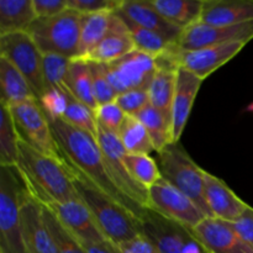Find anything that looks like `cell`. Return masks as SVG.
<instances>
[{
	"instance_id": "cell-1",
	"label": "cell",
	"mask_w": 253,
	"mask_h": 253,
	"mask_svg": "<svg viewBox=\"0 0 253 253\" xmlns=\"http://www.w3.org/2000/svg\"><path fill=\"white\" fill-rule=\"evenodd\" d=\"M49 126L58 146L62 161L73 178L108 195L141 221L147 209H142L131 202L114 184L106 170L98 141L89 133L69 125L63 119L49 121Z\"/></svg>"
},
{
	"instance_id": "cell-2",
	"label": "cell",
	"mask_w": 253,
	"mask_h": 253,
	"mask_svg": "<svg viewBox=\"0 0 253 253\" xmlns=\"http://www.w3.org/2000/svg\"><path fill=\"white\" fill-rule=\"evenodd\" d=\"M16 169L26 192L42 207L79 200L74 178L63 161L43 155L21 140Z\"/></svg>"
},
{
	"instance_id": "cell-3",
	"label": "cell",
	"mask_w": 253,
	"mask_h": 253,
	"mask_svg": "<svg viewBox=\"0 0 253 253\" xmlns=\"http://www.w3.org/2000/svg\"><path fill=\"white\" fill-rule=\"evenodd\" d=\"M73 184L108 241L121 246L142 234L141 221L126 208L82 180L74 178Z\"/></svg>"
},
{
	"instance_id": "cell-4",
	"label": "cell",
	"mask_w": 253,
	"mask_h": 253,
	"mask_svg": "<svg viewBox=\"0 0 253 253\" xmlns=\"http://www.w3.org/2000/svg\"><path fill=\"white\" fill-rule=\"evenodd\" d=\"M82 20L83 14L67 9L56 16L37 17L27 32L42 54L54 53L76 59L79 57Z\"/></svg>"
},
{
	"instance_id": "cell-5",
	"label": "cell",
	"mask_w": 253,
	"mask_h": 253,
	"mask_svg": "<svg viewBox=\"0 0 253 253\" xmlns=\"http://www.w3.org/2000/svg\"><path fill=\"white\" fill-rule=\"evenodd\" d=\"M25 187L16 167L0 169V253H27L22 236L21 194Z\"/></svg>"
},
{
	"instance_id": "cell-6",
	"label": "cell",
	"mask_w": 253,
	"mask_h": 253,
	"mask_svg": "<svg viewBox=\"0 0 253 253\" xmlns=\"http://www.w3.org/2000/svg\"><path fill=\"white\" fill-rule=\"evenodd\" d=\"M158 167L163 179L188 195L211 217L204 200L205 170L192 160L179 142L170 143L158 153Z\"/></svg>"
},
{
	"instance_id": "cell-7",
	"label": "cell",
	"mask_w": 253,
	"mask_h": 253,
	"mask_svg": "<svg viewBox=\"0 0 253 253\" xmlns=\"http://www.w3.org/2000/svg\"><path fill=\"white\" fill-rule=\"evenodd\" d=\"M9 110L22 142L43 155L62 161L49 121L40 105L39 99L15 104L9 106Z\"/></svg>"
},
{
	"instance_id": "cell-8",
	"label": "cell",
	"mask_w": 253,
	"mask_h": 253,
	"mask_svg": "<svg viewBox=\"0 0 253 253\" xmlns=\"http://www.w3.org/2000/svg\"><path fill=\"white\" fill-rule=\"evenodd\" d=\"M0 57H4L14 64L40 100L46 93L42 72L43 54L29 32H14L0 36Z\"/></svg>"
},
{
	"instance_id": "cell-9",
	"label": "cell",
	"mask_w": 253,
	"mask_h": 253,
	"mask_svg": "<svg viewBox=\"0 0 253 253\" xmlns=\"http://www.w3.org/2000/svg\"><path fill=\"white\" fill-rule=\"evenodd\" d=\"M98 145L103 153L106 170L114 184L126 198L142 209H148V190L138 184L124 163L126 151L118 133L106 130L98 124Z\"/></svg>"
},
{
	"instance_id": "cell-10",
	"label": "cell",
	"mask_w": 253,
	"mask_h": 253,
	"mask_svg": "<svg viewBox=\"0 0 253 253\" xmlns=\"http://www.w3.org/2000/svg\"><path fill=\"white\" fill-rule=\"evenodd\" d=\"M148 209L193 230L208 215L170 183L161 178L148 189Z\"/></svg>"
},
{
	"instance_id": "cell-11",
	"label": "cell",
	"mask_w": 253,
	"mask_h": 253,
	"mask_svg": "<svg viewBox=\"0 0 253 253\" xmlns=\"http://www.w3.org/2000/svg\"><path fill=\"white\" fill-rule=\"evenodd\" d=\"M246 44L245 42H230L193 51H182L174 44L168 53L157 59L167 62L177 68L187 69L204 81L216 69L231 61Z\"/></svg>"
},
{
	"instance_id": "cell-12",
	"label": "cell",
	"mask_w": 253,
	"mask_h": 253,
	"mask_svg": "<svg viewBox=\"0 0 253 253\" xmlns=\"http://www.w3.org/2000/svg\"><path fill=\"white\" fill-rule=\"evenodd\" d=\"M101 64L118 95L138 89L148 90L158 69L157 58L138 49L110 63Z\"/></svg>"
},
{
	"instance_id": "cell-13",
	"label": "cell",
	"mask_w": 253,
	"mask_h": 253,
	"mask_svg": "<svg viewBox=\"0 0 253 253\" xmlns=\"http://www.w3.org/2000/svg\"><path fill=\"white\" fill-rule=\"evenodd\" d=\"M253 39V21L234 26H212L199 21L185 27L175 46L182 51L204 48L230 42H250Z\"/></svg>"
},
{
	"instance_id": "cell-14",
	"label": "cell",
	"mask_w": 253,
	"mask_h": 253,
	"mask_svg": "<svg viewBox=\"0 0 253 253\" xmlns=\"http://www.w3.org/2000/svg\"><path fill=\"white\" fill-rule=\"evenodd\" d=\"M141 232L161 253H185L195 241L189 229L151 209L141 219Z\"/></svg>"
},
{
	"instance_id": "cell-15",
	"label": "cell",
	"mask_w": 253,
	"mask_h": 253,
	"mask_svg": "<svg viewBox=\"0 0 253 253\" xmlns=\"http://www.w3.org/2000/svg\"><path fill=\"white\" fill-rule=\"evenodd\" d=\"M20 214L27 253H57L53 237L44 221L43 208L26 189H24L21 194Z\"/></svg>"
},
{
	"instance_id": "cell-16",
	"label": "cell",
	"mask_w": 253,
	"mask_h": 253,
	"mask_svg": "<svg viewBox=\"0 0 253 253\" xmlns=\"http://www.w3.org/2000/svg\"><path fill=\"white\" fill-rule=\"evenodd\" d=\"M207 253H253V249L237 235L231 222L205 217L190 230Z\"/></svg>"
},
{
	"instance_id": "cell-17",
	"label": "cell",
	"mask_w": 253,
	"mask_h": 253,
	"mask_svg": "<svg viewBox=\"0 0 253 253\" xmlns=\"http://www.w3.org/2000/svg\"><path fill=\"white\" fill-rule=\"evenodd\" d=\"M44 208H47L82 245L96 244L106 240L90 210L81 199L67 203H51Z\"/></svg>"
},
{
	"instance_id": "cell-18",
	"label": "cell",
	"mask_w": 253,
	"mask_h": 253,
	"mask_svg": "<svg viewBox=\"0 0 253 253\" xmlns=\"http://www.w3.org/2000/svg\"><path fill=\"white\" fill-rule=\"evenodd\" d=\"M202 83L203 79H200L199 77L184 68H178L172 106V124H170L172 143H178L182 137Z\"/></svg>"
},
{
	"instance_id": "cell-19",
	"label": "cell",
	"mask_w": 253,
	"mask_h": 253,
	"mask_svg": "<svg viewBox=\"0 0 253 253\" xmlns=\"http://www.w3.org/2000/svg\"><path fill=\"white\" fill-rule=\"evenodd\" d=\"M204 200L211 217L227 222L235 221L249 207L225 182L207 170L204 174Z\"/></svg>"
},
{
	"instance_id": "cell-20",
	"label": "cell",
	"mask_w": 253,
	"mask_h": 253,
	"mask_svg": "<svg viewBox=\"0 0 253 253\" xmlns=\"http://www.w3.org/2000/svg\"><path fill=\"white\" fill-rule=\"evenodd\" d=\"M115 14L131 20L135 24L161 35L170 43L177 42L183 30L173 25L158 14L148 0H124L123 5Z\"/></svg>"
},
{
	"instance_id": "cell-21",
	"label": "cell",
	"mask_w": 253,
	"mask_h": 253,
	"mask_svg": "<svg viewBox=\"0 0 253 253\" xmlns=\"http://www.w3.org/2000/svg\"><path fill=\"white\" fill-rule=\"evenodd\" d=\"M135 49V42L124 20L114 12L110 30L106 36L90 53L81 59L94 63H110Z\"/></svg>"
},
{
	"instance_id": "cell-22",
	"label": "cell",
	"mask_w": 253,
	"mask_h": 253,
	"mask_svg": "<svg viewBox=\"0 0 253 253\" xmlns=\"http://www.w3.org/2000/svg\"><path fill=\"white\" fill-rule=\"evenodd\" d=\"M200 21L212 26L253 21V0H203Z\"/></svg>"
},
{
	"instance_id": "cell-23",
	"label": "cell",
	"mask_w": 253,
	"mask_h": 253,
	"mask_svg": "<svg viewBox=\"0 0 253 253\" xmlns=\"http://www.w3.org/2000/svg\"><path fill=\"white\" fill-rule=\"evenodd\" d=\"M157 63L158 69L148 89L150 101L157 110L162 113L166 120L172 124V106L178 68L170 64L160 63V62Z\"/></svg>"
},
{
	"instance_id": "cell-24",
	"label": "cell",
	"mask_w": 253,
	"mask_h": 253,
	"mask_svg": "<svg viewBox=\"0 0 253 253\" xmlns=\"http://www.w3.org/2000/svg\"><path fill=\"white\" fill-rule=\"evenodd\" d=\"M36 19L32 0H0V36L27 31Z\"/></svg>"
},
{
	"instance_id": "cell-25",
	"label": "cell",
	"mask_w": 253,
	"mask_h": 253,
	"mask_svg": "<svg viewBox=\"0 0 253 253\" xmlns=\"http://www.w3.org/2000/svg\"><path fill=\"white\" fill-rule=\"evenodd\" d=\"M0 86H1L0 103L5 104L6 106L37 99L25 77L15 68L11 62L4 57H0Z\"/></svg>"
},
{
	"instance_id": "cell-26",
	"label": "cell",
	"mask_w": 253,
	"mask_h": 253,
	"mask_svg": "<svg viewBox=\"0 0 253 253\" xmlns=\"http://www.w3.org/2000/svg\"><path fill=\"white\" fill-rule=\"evenodd\" d=\"M153 9L179 29L199 21L203 0H148Z\"/></svg>"
},
{
	"instance_id": "cell-27",
	"label": "cell",
	"mask_w": 253,
	"mask_h": 253,
	"mask_svg": "<svg viewBox=\"0 0 253 253\" xmlns=\"http://www.w3.org/2000/svg\"><path fill=\"white\" fill-rule=\"evenodd\" d=\"M66 85L73 98L95 111V109L98 108V103L94 96L93 78H91L90 66L88 62L81 58L72 59L68 74H67Z\"/></svg>"
},
{
	"instance_id": "cell-28",
	"label": "cell",
	"mask_w": 253,
	"mask_h": 253,
	"mask_svg": "<svg viewBox=\"0 0 253 253\" xmlns=\"http://www.w3.org/2000/svg\"><path fill=\"white\" fill-rule=\"evenodd\" d=\"M113 15L114 12H96V14L83 15L78 58H84L86 54L90 53L106 36L110 30Z\"/></svg>"
},
{
	"instance_id": "cell-29",
	"label": "cell",
	"mask_w": 253,
	"mask_h": 253,
	"mask_svg": "<svg viewBox=\"0 0 253 253\" xmlns=\"http://www.w3.org/2000/svg\"><path fill=\"white\" fill-rule=\"evenodd\" d=\"M118 136L128 155L150 156V153L155 151L147 130L136 116L126 115Z\"/></svg>"
},
{
	"instance_id": "cell-30",
	"label": "cell",
	"mask_w": 253,
	"mask_h": 253,
	"mask_svg": "<svg viewBox=\"0 0 253 253\" xmlns=\"http://www.w3.org/2000/svg\"><path fill=\"white\" fill-rule=\"evenodd\" d=\"M19 135L9 106L0 103V165L16 167L19 161Z\"/></svg>"
},
{
	"instance_id": "cell-31",
	"label": "cell",
	"mask_w": 253,
	"mask_h": 253,
	"mask_svg": "<svg viewBox=\"0 0 253 253\" xmlns=\"http://www.w3.org/2000/svg\"><path fill=\"white\" fill-rule=\"evenodd\" d=\"M136 118L142 123L152 140L155 151L160 153L168 145L172 143L170 136V124L166 120L160 110L155 108L152 104H147L140 113L136 114Z\"/></svg>"
},
{
	"instance_id": "cell-32",
	"label": "cell",
	"mask_w": 253,
	"mask_h": 253,
	"mask_svg": "<svg viewBox=\"0 0 253 253\" xmlns=\"http://www.w3.org/2000/svg\"><path fill=\"white\" fill-rule=\"evenodd\" d=\"M120 17L124 20L126 26H127L131 37H132L133 42H135L136 49H138V51L150 54V56L155 57V58H160V57L168 53L169 49L174 46V43L168 42L161 35L156 34V32L151 31V30L145 29V27L135 24V22L126 19V17Z\"/></svg>"
},
{
	"instance_id": "cell-33",
	"label": "cell",
	"mask_w": 253,
	"mask_h": 253,
	"mask_svg": "<svg viewBox=\"0 0 253 253\" xmlns=\"http://www.w3.org/2000/svg\"><path fill=\"white\" fill-rule=\"evenodd\" d=\"M124 163L132 175L133 179L146 189H150L157 180L162 178L161 170L156 161L148 155H128L124 156Z\"/></svg>"
},
{
	"instance_id": "cell-34",
	"label": "cell",
	"mask_w": 253,
	"mask_h": 253,
	"mask_svg": "<svg viewBox=\"0 0 253 253\" xmlns=\"http://www.w3.org/2000/svg\"><path fill=\"white\" fill-rule=\"evenodd\" d=\"M72 59L54 53H44L42 57V72H43L44 88L59 89L63 93H69L66 85L67 74Z\"/></svg>"
},
{
	"instance_id": "cell-35",
	"label": "cell",
	"mask_w": 253,
	"mask_h": 253,
	"mask_svg": "<svg viewBox=\"0 0 253 253\" xmlns=\"http://www.w3.org/2000/svg\"><path fill=\"white\" fill-rule=\"evenodd\" d=\"M67 95H68V106L64 113L63 120L69 125L89 133L91 137L98 141V123H96L95 111L82 101L77 100L71 94Z\"/></svg>"
},
{
	"instance_id": "cell-36",
	"label": "cell",
	"mask_w": 253,
	"mask_h": 253,
	"mask_svg": "<svg viewBox=\"0 0 253 253\" xmlns=\"http://www.w3.org/2000/svg\"><path fill=\"white\" fill-rule=\"evenodd\" d=\"M42 208L44 221L53 237L57 253H86L83 245L58 221V219L47 208Z\"/></svg>"
},
{
	"instance_id": "cell-37",
	"label": "cell",
	"mask_w": 253,
	"mask_h": 253,
	"mask_svg": "<svg viewBox=\"0 0 253 253\" xmlns=\"http://www.w3.org/2000/svg\"><path fill=\"white\" fill-rule=\"evenodd\" d=\"M90 66L91 78H93V89L94 96L99 105L115 101L118 98V93L114 90L113 85L109 82L108 76H106L104 67L101 63H94V62H88Z\"/></svg>"
},
{
	"instance_id": "cell-38",
	"label": "cell",
	"mask_w": 253,
	"mask_h": 253,
	"mask_svg": "<svg viewBox=\"0 0 253 253\" xmlns=\"http://www.w3.org/2000/svg\"><path fill=\"white\" fill-rule=\"evenodd\" d=\"M39 101L46 118L52 121L63 119L68 106V95L59 89H48Z\"/></svg>"
},
{
	"instance_id": "cell-39",
	"label": "cell",
	"mask_w": 253,
	"mask_h": 253,
	"mask_svg": "<svg viewBox=\"0 0 253 253\" xmlns=\"http://www.w3.org/2000/svg\"><path fill=\"white\" fill-rule=\"evenodd\" d=\"M95 118L99 125L103 126L106 130L111 131V132L118 133L124 120H125L126 114L124 113L123 109L115 100L99 105L95 109Z\"/></svg>"
},
{
	"instance_id": "cell-40",
	"label": "cell",
	"mask_w": 253,
	"mask_h": 253,
	"mask_svg": "<svg viewBox=\"0 0 253 253\" xmlns=\"http://www.w3.org/2000/svg\"><path fill=\"white\" fill-rule=\"evenodd\" d=\"M124 0H68V9L83 15L96 12H115L120 9Z\"/></svg>"
},
{
	"instance_id": "cell-41",
	"label": "cell",
	"mask_w": 253,
	"mask_h": 253,
	"mask_svg": "<svg viewBox=\"0 0 253 253\" xmlns=\"http://www.w3.org/2000/svg\"><path fill=\"white\" fill-rule=\"evenodd\" d=\"M116 103L120 105V108L123 109L126 115L135 116L147 104L151 103L150 93L145 89L125 91L123 94H119L118 98H116Z\"/></svg>"
},
{
	"instance_id": "cell-42",
	"label": "cell",
	"mask_w": 253,
	"mask_h": 253,
	"mask_svg": "<svg viewBox=\"0 0 253 253\" xmlns=\"http://www.w3.org/2000/svg\"><path fill=\"white\" fill-rule=\"evenodd\" d=\"M231 225L237 235L253 249V208L249 205Z\"/></svg>"
},
{
	"instance_id": "cell-43",
	"label": "cell",
	"mask_w": 253,
	"mask_h": 253,
	"mask_svg": "<svg viewBox=\"0 0 253 253\" xmlns=\"http://www.w3.org/2000/svg\"><path fill=\"white\" fill-rule=\"evenodd\" d=\"M39 19L59 15L68 9V0H32Z\"/></svg>"
},
{
	"instance_id": "cell-44",
	"label": "cell",
	"mask_w": 253,
	"mask_h": 253,
	"mask_svg": "<svg viewBox=\"0 0 253 253\" xmlns=\"http://www.w3.org/2000/svg\"><path fill=\"white\" fill-rule=\"evenodd\" d=\"M119 247L123 253H161L160 250L142 234Z\"/></svg>"
},
{
	"instance_id": "cell-45",
	"label": "cell",
	"mask_w": 253,
	"mask_h": 253,
	"mask_svg": "<svg viewBox=\"0 0 253 253\" xmlns=\"http://www.w3.org/2000/svg\"><path fill=\"white\" fill-rule=\"evenodd\" d=\"M83 247L86 253H123L120 247L116 246L113 242L108 241V240L96 242V244L83 245Z\"/></svg>"
},
{
	"instance_id": "cell-46",
	"label": "cell",
	"mask_w": 253,
	"mask_h": 253,
	"mask_svg": "<svg viewBox=\"0 0 253 253\" xmlns=\"http://www.w3.org/2000/svg\"><path fill=\"white\" fill-rule=\"evenodd\" d=\"M245 111H246V113H253V101H252V103H250L249 105L246 106Z\"/></svg>"
}]
</instances>
